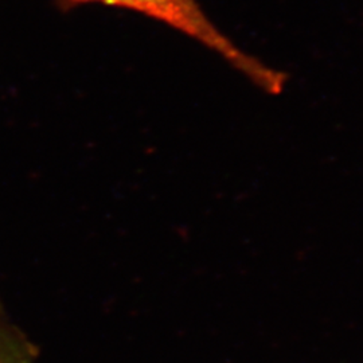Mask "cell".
<instances>
[{
    "label": "cell",
    "mask_w": 363,
    "mask_h": 363,
    "mask_svg": "<svg viewBox=\"0 0 363 363\" xmlns=\"http://www.w3.org/2000/svg\"><path fill=\"white\" fill-rule=\"evenodd\" d=\"M62 11L74 10L89 3H100L140 13L178 30L220 55L228 65L268 94L284 91L288 76L241 50L214 26L196 0H54Z\"/></svg>",
    "instance_id": "obj_1"
},
{
    "label": "cell",
    "mask_w": 363,
    "mask_h": 363,
    "mask_svg": "<svg viewBox=\"0 0 363 363\" xmlns=\"http://www.w3.org/2000/svg\"><path fill=\"white\" fill-rule=\"evenodd\" d=\"M0 363H31L26 342L15 334L0 313Z\"/></svg>",
    "instance_id": "obj_2"
}]
</instances>
